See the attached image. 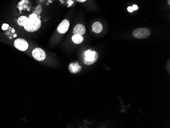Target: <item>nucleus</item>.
<instances>
[{"label": "nucleus", "mask_w": 170, "mask_h": 128, "mask_svg": "<svg viewBox=\"0 0 170 128\" xmlns=\"http://www.w3.org/2000/svg\"><path fill=\"white\" fill-rule=\"evenodd\" d=\"M37 15L35 14V13H33V14H31V15L29 16V19H35V18H37Z\"/></svg>", "instance_id": "13"}, {"label": "nucleus", "mask_w": 170, "mask_h": 128, "mask_svg": "<svg viewBox=\"0 0 170 128\" xmlns=\"http://www.w3.org/2000/svg\"><path fill=\"white\" fill-rule=\"evenodd\" d=\"M168 4H169V5H170V0H168Z\"/></svg>", "instance_id": "19"}, {"label": "nucleus", "mask_w": 170, "mask_h": 128, "mask_svg": "<svg viewBox=\"0 0 170 128\" xmlns=\"http://www.w3.org/2000/svg\"><path fill=\"white\" fill-rule=\"evenodd\" d=\"M103 29L102 25L100 22H96L92 25V30L96 33H99Z\"/></svg>", "instance_id": "9"}, {"label": "nucleus", "mask_w": 170, "mask_h": 128, "mask_svg": "<svg viewBox=\"0 0 170 128\" xmlns=\"http://www.w3.org/2000/svg\"><path fill=\"white\" fill-rule=\"evenodd\" d=\"M151 31L149 29L140 28L135 29L133 32V36L138 39H144L150 35Z\"/></svg>", "instance_id": "3"}, {"label": "nucleus", "mask_w": 170, "mask_h": 128, "mask_svg": "<svg viewBox=\"0 0 170 128\" xmlns=\"http://www.w3.org/2000/svg\"><path fill=\"white\" fill-rule=\"evenodd\" d=\"M76 1H78V2H84L86 1L87 0H76Z\"/></svg>", "instance_id": "16"}, {"label": "nucleus", "mask_w": 170, "mask_h": 128, "mask_svg": "<svg viewBox=\"0 0 170 128\" xmlns=\"http://www.w3.org/2000/svg\"><path fill=\"white\" fill-rule=\"evenodd\" d=\"M14 45L16 49L21 51H26L29 47L28 43L26 40L22 38L16 39L14 42Z\"/></svg>", "instance_id": "4"}, {"label": "nucleus", "mask_w": 170, "mask_h": 128, "mask_svg": "<svg viewBox=\"0 0 170 128\" xmlns=\"http://www.w3.org/2000/svg\"><path fill=\"white\" fill-rule=\"evenodd\" d=\"M127 10L129 12H134V10L132 9V7H131V6H129V7L127 8Z\"/></svg>", "instance_id": "14"}, {"label": "nucleus", "mask_w": 170, "mask_h": 128, "mask_svg": "<svg viewBox=\"0 0 170 128\" xmlns=\"http://www.w3.org/2000/svg\"><path fill=\"white\" fill-rule=\"evenodd\" d=\"M86 32V28L83 24H78L74 28L73 33L74 34H79L83 35Z\"/></svg>", "instance_id": "8"}, {"label": "nucleus", "mask_w": 170, "mask_h": 128, "mask_svg": "<svg viewBox=\"0 0 170 128\" xmlns=\"http://www.w3.org/2000/svg\"><path fill=\"white\" fill-rule=\"evenodd\" d=\"M14 37H16V36H17V35H16V34H14Z\"/></svg>", "instance_id": "18"}, {"label": "nucleus", "mask_w": 170, "mask_h": 128, "mask_svg": "<svg viewBox=\"0 0 170 128\" xmlns=\"http://www.w3.org/2000/svg\"><path fill=\"white\" fill-rule=\"evenodd\" d=\"M70 26V23L68 19H64L61 22L57 28V31L60 34H64L68 31Z\"/></svg>", "instance_id": "6"}, {"label": "nucleus", "mask_w": 170, "mask_h": 128, "mask_svg": "<svg viewBox=\"0 0 170 128\" xmlns=\"http://www.w3.org/2000/svg\"><path fill=\"white\" fill-rule=\"evenodd\" d=\"M41 25V22L39 18L29 19L26 24L24 26V28L28 32H35L39 29Z\"/></svg>", "instance_id": "1"}, {"label": "nucleus", "mask_w": 170, "mask_h": 128, "mask_svg": "<svg viewBox=\"0 0 170 128\" xmlns=\"http://www.w3.org/2000/svg\"><path fill=\"white\" fill-rule=\"evenodd\" d=\"M28 20V17H26L25 16H21L18 19L17 23L20 26H24L26 24Z\"/></svg>", "instance_id": "11"}, {"label": "nucleus", "mask_w": 170, "mask_h": 128, "mask_svg": "<svg viewBox=\"0 0 170 128\" xmlns=\"http://www.w3.org/2000/svg\"><path fill=\"white\" fill-rule=\"evenodd\" d=\"M33 57L37 60L42 61L46 58L45 52L40 48H35L32 51Z\"/></svg>", "instance_id": "5"}, {"label": "nucleus", "mask_w": 170, "mask_h": 128, "mask_svg": "<svg viewBox=\"0 0 170 128\" xmlns=\"http://www.w3.org/2000/svg\"><path fill=\"white\" fill-rule=\"evenodd\" d=\"M14 32H15V30H14L13 29H12V33H14Z\"/></svg>", "instance_id": "17"}, {"label": "nucleus", "mask_w": 170, "mask_h": 128, "mask_svg": "<svg viewBox=\"0 0 170 128\" xmlns=\"http://www.w3.org/2000/svg\"><path fill=\"white\" fill-rule=\"evenodd\" d=\"M85 57L84 59V63L89 65L94 64L98 58V53L95 51H92L91 50H88L84 52Z\"/></svg>", "instance_id": "2"}, {"label": "nucleus", "mask_w": 170, "mask_h": 128, "mask_svg": "<svg viewBox=\"0 0 170 128\" xmlns=\"http://www.w3.org/2000/svg\"><path fill=\"white\" fill-rule=\"evenodd\" d=\"M132 8L134 10H136L138 9V7L136 5H134L132 6Z\"/></svg>", "instance_id": "15"}, {"label": "nucleus", "mask_w": 170, "mask_h": 128, "mask_svg": "<svg viewBox=\"0 0 170 128\" xmlns=\"http://www.w3.org/2000/svg\"><path fill=\"white\" fill-rule=\"evenodd\" d=\"M72 40L76 44H79L83 42L84 37L81 35L74 34L72 37Z\"/></svg>", "instance_id": "10"}, {"label": "nucleus", "mask_w": 170, "mask_h": 128, "mask_svg": "<svg viewBox=\"0 0 170 128\" xmlns=\"http://www.w3.org/2000/svg\"><path fill=\"white\" fill-rule=\"evenodd\" d=\"M81 70V66L79 65L78 62L72 63L69 65V70L71 73H78Z\"/></svg>", "instance_id": "7"}, {"label": "nucleus", "mask_w": 170, "mask_h": 128, "mask_svg": "<svg viewBox=\"0 0 170 128\" xmlns=\"http://www.w3.org/2000/svg\"><path fill=\"white\" fill-rule=\"evenodd\" d=\"M8 27H9V25H8V24H3V26H2V30H7V29L8 28Z\"/></svg>", "instance_id": "12"}]
</instances>
